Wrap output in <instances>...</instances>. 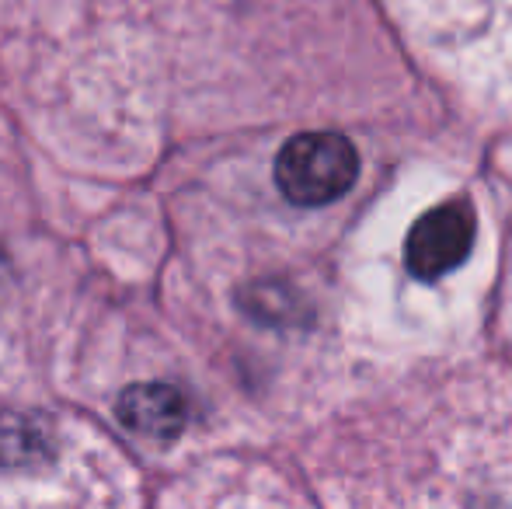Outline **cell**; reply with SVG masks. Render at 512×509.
<instances>
[{
  "label": "cell",
  "mask_w": 512,
  "mask_h": 509,
  "mask_svg": "<svg viewBox=\"0 0 512 509\" xmlns=\"http://www.w3.org/2000/svg\"><path fill=\"white\" fill-rule=\"evenodd\" d=\"M115 415L129 433L143 436V440L168 443L182 436L185 426H189V398L175 384H133L119 394Z\"/></svg>",
  "instance_id": "cell-3"
},
{
  "label": "cell",
  "mask_w": 512,
  "mask_h": 509,
  "mask_svg": "<svg viewBox=\"0 0 512 509\" xmlns=\"http://www.w3.org/2000/svg\"><path fill=\"white\" fill-rule=\"evenodd\" d=\"M356 175L359 154L342 133H297L276 157V185L297 206L335 203Z\"/></svg>",
  "instance_id": "cell-1"
},
{
  "label": "cell",
  "mask_w": 512,
  "mask_h": 509,
  "mask_svg": "<svg viewBox=\"0 0 512 509\" xmlns=\"http://www.w3.org/2000/svg\"><path fill=\"white\" fill-rule=\"evenodd\" d=\"M474 245V213L467 203H443L429 210L408 234L405 262L411 276L439 279L457 269Z\"/></svg>",
  "instance_id": "cell-2"
},
{
  "label": "cell",
  "mask_w": 512,
  "mask_h": 509,
  "mask_svg": "<svg viewBox=\"0 0 512 509\" xmlns=\"http://www.w3.org/2000/svg\"><path fill=\"white\" fill-rule=\"evenodd\" d=\"M49 429L32 412L0 405V464L4 468H28L49 457Z\"/></svg>",
  "instance_id": "cell-4"
}]
</instances>
